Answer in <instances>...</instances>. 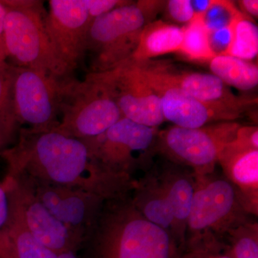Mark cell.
Instances as JSON below:
<instances>
[{"label": "cell", "mask_w": 258, "mask_h": 258, "mask_svg": "<svg viewBox=\"0 0 258 258\" xmlns=\"http://www.w3.org/2000/svg\"><path fill=\"white\" fill-rule=\"evenodd\" d=\"M6 176L79 190L103 200L128 195L135 180L104 165L87 144L55 130L20 128L16 143L0 154Z\"/></svg>", "instance_id": "cell-1"}, {"label": "cell", "mask_w": 258, "mask_h": 258, "mask_svg": "<svg viewBox=\"0 0 258 258\" xmlns=\"http://www.w3.org/2000/svg\"><path fill=\"white\" fill-rule=\"evenodd\" d=\"M89 258H179L172 236L147 220L129 194L103 202L85 237Z\"/></svg>", "instance_id": "cell-2"}, {"label": "cell", "mask_w": 258, "mask_h": 258, "mask_svg": "<svg viewBox=\"0 0 258 258\" xmlns=\"http://www.w3.org/2000/svg\"><path fill=\"white\" fill-rule=\"evenodd\" d=\"M3 3L6 9L5 47L10 64L43 71L58 79L74 76L51 42L43 2L6 0Z\"/></svg>", "instance_id": "cell-3"}, {"label": "cell", "mask_w": 258, "mask_h": 258, "mask_svg": "<svg viewBox=\"0 0 258 258\" xmlns=\"http://www.w3.org/2000/svg\"><path fill=\"white\" fill-rule=\"evenodd\" d=\"M165 1L129 2L93 20L88 30L86 52L91 72L115 68L133 55L144 27L164 9Z\"/></svg>", "instance_id": "cell-4"}, {"label": "cell", "mask_w": 258, "mask_h": 258, "mask_svg": "<svg viewBox=\"0 0 258 258\" xmlns=\"http://www.w3.org/2000/svg\"><path fill=\"white\" fill-rule=\"evenodd\" d=\"M213 174L195 175L185 249L223 244L230 230L249 220L250 214L244 210L232 184Z\"/></svg>", "instance_id": "cell-5"}, {"label": "cell", "mask_w": 258, "mask_h": 258, "mask_svg": "<svg viewBox=\"0 0 258 258\" xmlns=\"http://www.w3.org/2000/svg\"><path fill=\"white\" fill-rule=\"evenodd\" d=\"M59 111L55 130L81 140L101 135L123 117L104 83L91 72L83 81L61 80Z\"/></svg>", "instance_id": "cell-6"}, {"label": "cell", "mask_w": 258, "mask_h": 258, "mask_svg": "<svg viewBox=\"0 0 258 258\" xmlns=\"http://www.w3.org/2000/svg\"><path fill=\"white\" fill-rule=\"evenodd\" d=\"M240 124L235 121L212 123L197 128L172 125L158 132L156 152L178 165L205 176L215 171L220 153L236 139Z\"/></svg>", "instance_id": "cell-7"}, {"label": "cell", "mask_w": 258, "mask_h": 258, "mask_svg": "<svg viewBox=\"0 0 258 258\" xmlns=\"http://www.w3.org/2000/svg\"><path fill=\"white\" fill-rule=\"evenodd\" d=\"M158 132L157 128L123 117L105 133L83 141L104 165L135 180V171L151 168L148 164L151 154L156 152Z\"/></svg>", "instance_id": "cell-8"}, {"label": "cell", "mask_w": 258, "mask_h": 258, "mask_svg": "<svg viewBox=\"0 0 258 258\" xmlns=\"http://www.w3.org/2000/svg\"><path fill=\"white\" fill-rule=\"evenodd\" d=\"M13 66V106L18 123L34 130L57 128L60 123L59 86L62 79L43 71Z\"/></svg>", "instance_id": "cell-9"}, {"label": "cell", "mask_w": 258, "mask_h": 258, "mask_svg": "<svg viewBox=\"0 0 258 258\" xmlns=\"http://www.w3.org/2000/svg\"><path fill=\"white\" fill-rule=\"evenodd\" d=\"M94 74L108 88L124 118L152 128L165 121L157 95L132 59Z\"/></svg>", "instance_id": "cell-10"}, {"label": "cell", "mask_w": 258, "mask_h": 258, "mask_svg": "<svg viewBox=\"0 0 258 258\" xmlns=\"http://www.w3.org/2000/svg\"><path fill=\"white\" fill-rule=\"evenodd\" d=\"M10 213L37 241L56 254L76 251L82 240L55 218L23 181L5 176Z\"/></svg>", "instance_id": "cell-11"}, {"label": "cell", "mask_w": 258, "mask_h": 258, "mask_svg": "<svg viewBox=\"0 0 258 258\" xmlns=\"http://www.w3.org/2000/svg\"><path fill=\"white\" fill-rule=\"evenodd\" d=\"M47 28L51 42L72 74L87 55L86 40L93 20L86 0H50Z\"/></svg>", "instance_id": "cell-12"}, {"label": "cell", "mask_w": 258, "mask_h": 258, "mask_svg": "<svg viewBox=\"0 0 258 258\" xmlns=\"http://www.w3.org/2000/svg\"><path fill=\"white\" fill-rule=\"evenodd\" d=\"M134 62L144 76L179 88L201 101L222 103L242 112L257 104V98L237 96L213 74L185 71L168 60Z\"/></svg>", "instance_id": "cell-13"}, {"label": "cell", "mask_w": 258, "mask_h": 258, "mask_svg": "<svg viewBox=\"0 0 258 258\" xmlns=\"http://www.w3.org/2000/svg\"><path fill=\"white\" fill-rule=\"evenodd\" d=\"M143 76L159 98L164 120L176 126L197 128L219 122L234 121L244 113L227 105L201 101L179 88Z\"/></svg>", "instance_id": "cell-14"}, {"label": "cell", "mask_w": 258, "mask_h": 258, "mask_svg": "<svg viewBox=\"0 0 258 258\" xmlns=\"http://www.w3.org/2000/svg\"><path fill=\"white\" fill-rule=\"evenodd\" d=\"M16 179L25 183L57 220L84 242L85 237L106 200L79 190L40 184L26 179Z\"/></svg>", "instance_id": "cell-15"}, {"label": "cell", "mask_w": 258, "mask_h": 258, "mask_svg": "<svg viewBox=\"0 0 258 258\" xmlns=\"http://www.w3.org/2000/svg\"><path fill=\"white\" fill-rule=\"evenodd\" d=\"M218 163L225 178L235 188L242 206L249 214L258 212V149L235 140L225 146Z\"/></svg>", "instance_id": "cell-16"}, {"label": "cell", "mask_w": 258, "mask_h": 258, "mask_svg": "<svg viewBox=\"0 0 258 258\" xmlns=\"http://www.w3.org/2000/svg\"><path fill=\"white\" fill-rule=\"evenodd\" d=\"M170 202L175 217L179 243L185 249L186 222L195 193V176L184 166L167 161L164 164L151 167Z\"/></svg>", "instance_id": "cell-17"}, {"label": "cell", "mask_w": 258, "mask_h": 258, "mask_svg": "<svg viewBox=\"0 0 258 258\" xmlns=\"http://www.w3.org/2000/svg\"><path fill=\"white\" fill-rule=\"evenodd\" d=\"M132 203L149 221L169 232L183 252L178 238L174 211L165 191L152 169L143 177L136 179L129 193Z\"/></svg>", "instance_id": "cell-18"}, {"label": "cell", "mask_w": 258, "mask_h": 258, "mask_svg": "<svg viewBox=\"0 0 258 258\" xmlns=\"http://www.w3.org/2000/svg\"><path fill=\"white\" fill-rule=\"evenodd\" d=\"M182 40L183 28L162 20H154L144 27L131 59L136 62H143L178 52Z\"/></svg>", "instance_id": "cell-19"}, {"label": "cell", "mask_w": 258, "mask_h": 258, "mask_svg": "<svg viewBox=\"0 0 258 258\" xmlns=\"http://www.w3.org/2000/svg\"><path fill=\"white\" fill-rule=\"evenodd\" d=\"M57 254L33 237L18 218L10 213L0 230V258H56Z\"/></svg>", "instance_id": "cell-20"}, {"label": "cell", "mask_w": 258, "mask_h": 258, "mask_svg": "<svg viewBox=\"0 0 258 258\" xmlns=\"http://www.w3.org/2000/svg\"><path fill=\"white\" fill-rule=\"evenodd\" d=\"M212 74L227 86L248 91L257 86L258 68L251 61L227 55L215 56L209 62Z\"/></svg>", "instance_id": "cell-21"}, {"label": "cell", "mask_w": 258, "mask_h": 258, "mask_svg": "<svg viewBox=\"0 0 258 258\" xmlns=\"http://www.w3.org/2000/svg\"><path fill=\"white\" fill-rule=\"evenodd\" d=\"M229 28L230 43L222 55L247 61L255 58L258 53V30L251 18L239 10Z\"/></svg>", "instance_id": "cell-22"}, {"label": "cell", "mask_w": 258, "mask_h": 258, "mask_svg": "<svg viewBox=\"0 0 258 258\" xmlns=\"http://www.w3.org/2000/svg\"><path fill=\"white\" fill-rule=\"evenodd\" d=\"M182 28V43L178 52L189 60L202 62H210L216 56L210 47L209 32L203 15H195Z\"/></svg>", "instance_id": "cell-23"}, {"label": "cell", "mask_w": 258, "mask_h": 258, "mask_svg": "<svg viewBox=\"0 0 258 258\" xmlns=\"http://www.w3.org/2000/svg\"><path fill=\"white\" fill-rule=\"evenodd\" d=\"M228 243L224 244L232 258H258V226L250 220L244 222L226 235Z\"/></svg>", "instance_id": "cell-24"}, {"label": "cell", "mask_w": 258, "mask_h": 258, "mask_svg": "<svg viewBox=\"0 0 258 258\" xmlns=\"http://www.w3.org/2000/svg\"><path fill=\"white\" fill-rule=\"evenodd\" d=\"M239 10L232 2L214 0L212 6L203 15L208 31L228 28Z\"/></svg>", "instance_id": "cell-25"}, {"label": "cell", "mask_w": 258, "mask_h": 258, "mask_svg": "<svg viewBox=\"0 0 258 258\" xmlns=\"http://www.w3.org/2000/svg\"><path fill=\"white\" fill-rule=\"evenodd\" d=\"M14 66L0 60V115L15 118L13 106Z\"/></svg>", "instance_id": "cell-26"}, {"label": "cell", "mask_w": 258, "mask_h": 258, "mask_svg": "<svg viewBox=\"0 0 258 258\" xmlns=\"http://www.w3.org/2000/svg\"><path fill=\"white\" fill-rule=\"evenodd\" d=\"M164 7L168 18L175 23L188 24L195 18L191 0H169Z\"/></svg>", "instance_id": "cell-27"}, {"label": "cell", "mask_w": 258, "mask_h": 258, "mask_svg": "<svg viewBox=\"0 0 258 258\" xmlns=\"http://www.w3.org/2000/svg\"><path fill=\"white\" fill-rule=\"evenodd\" d=\"M20 125L16 118L0 115V154L16 143Z\"/></svg>", "instance_id": "cell-28"}, {"label": "cell", "mask_w": 258, "mask_h": 258, "mask_svg": "<svg viewBox=\"0 0 258 258\" xmlns=\"http://www.w3.org/2000/svg\"><path fill=\"white\" fill-rule=\"evenodd\" d=\"M179 258H232L226 251L224 244L202 246L185 249Z\"/></svg>", "instance_id": "cell-29"}, {"label": "cell", "mask_w": 258, "mask_h": 258, "mask_svg": "<svg viewBox=\"0 0 258 258\" xmlns=\"http://www.w3.org/2000/svg\"><path fill=\"white\" fill-rule=\"evenodd\" d=\"M229 27L214 31H208L210 47L216 55H222L228 47L230 40V30Z\"/></svg>", "instance_id": "cell-30"}, {"label": "cell", "mask_w": 258, "mask_h": 258, "mask_svg": "<svg viewBox=\"0 0 258 258\" xmlns=\"http://www.w3.org/2000/svg\"><path fill=\"white\" fill-rule=\"evenodd\" d=\"M236 140L244 145L258 149V128L254 125H240L236 135Z\"/></svg>", "instance_id": "cell-31"}, {"label": "cell", "mask_w": 258, "mask_h": 258, "mask_svg": "<svg viewBox=\"0 0 258 258\" xmlns=\"http://www.w3.org/2000/svg\"><path fill=\"white\" fill-rule=\"evenodd\" d=\"M10 216V203L5 181L0 183V230L4 228Z\"/></svg>", "instance_id": "cell-32"}, {"label": "cell", "mask_w": 258, "mask_h": 258, "mask_svg": "<svg viewBox=\"0 0 258 258\" xmlns=\"http://www.w3.org/2000/svg\"><path fill=\"white\" fill-rule=\"evenodd\" d=\"M6 9L3 1H0V60L8 61L5 42V19Z\"/></svg>", "instance_id": "cell-33"}, {"label": "cell", "mask_w": 258, "mask_h": 258, "mask_svg": "<svg viewBox=\"0 0 258 258\" xmlns=\"http://www.w3.org/2000/svg\"><path fill=\"white\" fill-rule=\"evenodd\" d=\"M240 9L243 14L251 18H257L258 16V1L257 0H242L239 1Z\"/></svg>", "instance_id": "cell-34"}, {"label": "cell", "mask_w": 258, "mask_h": 258, "mask_svg": "<svg viewBox=\"0 0 258 258\" xmlns=\"http://www.w3.org/2000/svg\"><path fill=\"white\" fill-rule=\"evenodd\" d=\"M191 2L195 15H203L212 6L214 0H194Z\"/></svg>", "instance_id": "cell-35"}, {"label": "cell", "mask_w": 258, "mask_h": 258, "mask_svg": "<svg viewBox=\"0 0 258 258\" xmlns=\"http://www.w3.org/2000/svg\"><path fill=\"white\" fill-rule=\"evenodd\" d=\"M56 258H79L76 256L74 251H69V252H62V253L57 254Z\"/></svg>", "instance_id": "cell-36"}]
</instances>
